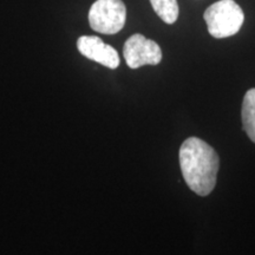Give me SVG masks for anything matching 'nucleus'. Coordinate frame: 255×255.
Here are the masks:
<instances>
[{
    "mask_svg": "<svg viewBox=\"0 0 255 255\" xmlns=\"http://www.w3.org/2000/svg\"><path fill=\"white\" fill-rule=\"evenodd\" d=\"M203 18L210 36L222 39L234 36L240 31L245 14L234 0H220L206 9Z\"/></svg>",
    "mask_w": 255,
    "mask_h": 255,
    "instance_id": "f03ea898",
    "label": "nucleus"
},
{
    "mask_svg": "<svg viewBox=\"0 0 255 255\" xmlns=\"http://www.w3.org/2000/svg\"><path fill=\"white\" fill-rule=\"evenodd\" d=\"M77 49L88 59L94 60L109 69H117L120 65L119 52L111 45L105 44L100 37L82 36L77 40Z\"/></svg>",
    "mask_w": 255,
    "mask_h": 255,
    "instance_id": "39448f33",
    "label": "nucleus"
},
{
    "mask_svg": "<svg viewBox=\"0 0 255 255\" xmlns=\"http://www.w3.org/2000/svg\"><path fill=\"white\" fill-rule=\"evenodd\" d=\"M124 59L130 69H138L143 65H157L162 60V50L156 41L141 33L128 38L123 46Z\"/></svg>",
    "mask_w": 255,
    "mask_h": 255,
    "instance_id": "20e7f679",
    "label": "nucleus"
},
{
    "mask_svg": "<svg viewBox=\"0 0 255 255\" xmlns=\"http://www.w3.org/2000/svg\"><path fill=\"white\" fill-rule=\"evenodd\" d=\"M156 14L164 23L174 24L178 17V5L176 0H150Z\"/></svg>",
    "mask_w": 255,
    "mask_h": 255,
    "instance_id": "0eeeda50",
    "label": "nucleus"
},
{
    "mask_svg": "<svg viewBox=\"0 0 255 255\" xmlns=\"http://www.w3.org/2000/svg\"><path fill=\"white\" fill-rule=\"evenodd\" d=\"M242 127L255 143V88L246 92L242 103Z\"/></svg>",
    "mask_w": 255,
    "mask_h": 255,
    "instance_id": "423d86ee",
    "label": "nucleus"
},
{
    "mask_svg": "<svg viewBox=\"0 0 255 255\" xmlns=\"http://www.w3.org/2000/svg\"><path fill=\"white\" fill-rule=\"evenodd\" d=\"M127 8L122 0H97L89 11L92 30L103 34H115L126 25Z\"/></svg>",
    "mask_w": 255,
    "mask_h": 255,
    "instance_id": "7ed1b4c3",
    "label": "nucleus"
},
{
    "mask_svg": "<svg viewBox=\"0 0 255 255\" xmlns=\"http://www.w3.org/2000/svg\"><path fill=\"white\" fill-rule=\"evenodd\" d=\"M180 165L187 186L200 196L212 193L219 171V156L208 143L189 137L180 148Z\"/></svg>",
    "mask_w": 255,
    "mask_h": 255,
    "instance_id": "f257e3e1",
    "label": "nucleus"
}]
</instances>
